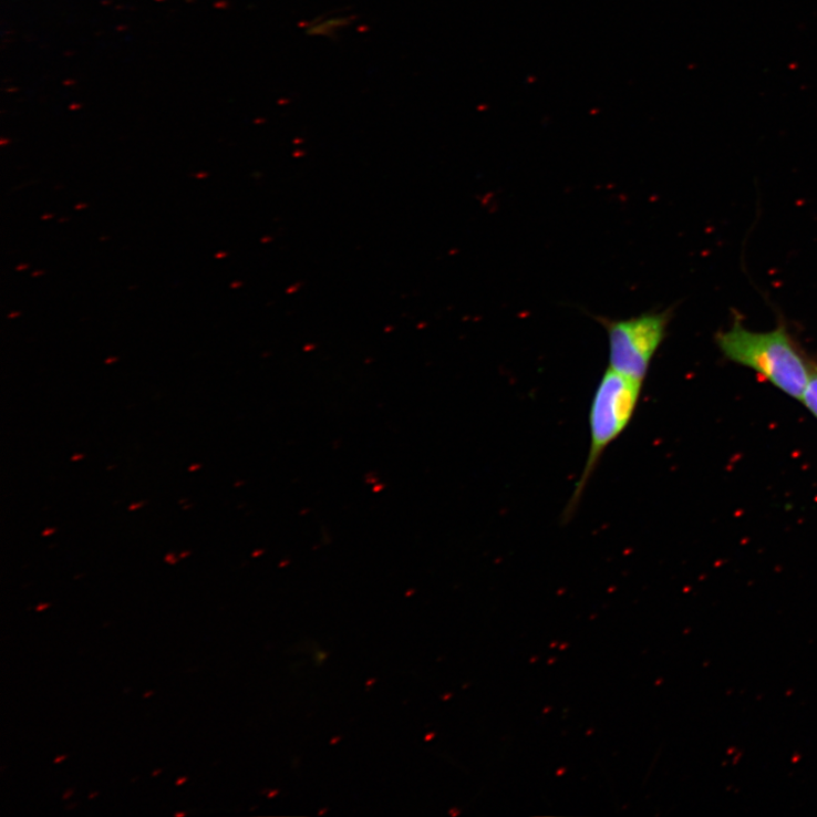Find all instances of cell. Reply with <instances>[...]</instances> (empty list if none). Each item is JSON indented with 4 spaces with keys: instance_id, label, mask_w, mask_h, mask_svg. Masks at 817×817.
Here are the masks:
<instances>
[{
    "instance_id": "obj_5",
    "label": "cell",
    "mask_w": 817,
    "mask_h": 817,
    "mask_svg": "<svg viewBox=\"0 0 817 817\" xmlns=\"http://www.w3.org/2000/svg\"><path fill=\"white\" fill-rule=\"evenodd\" d=\"M165 561L169 565H174L176 563L177 559L175 558L174 555L169 554L166 556Z\"/></svg>"
},
{
    "instance_id": "obj_17",
    "label": "cell",
    "mask_w": 817,
    "mask_h": 817,
    "mask_svg": "<svg viewBox=\"0 0 817 817\" xmlns=\"http://www.w3.org/2000/svg\"><path fill=\"white\" fill-rule=\"evenodd\" d=\"M153 694H154L153 692H151V693H147V694H145V697H149V696H151V695H153Z\"/></svg>"
},
{
    "instance_id": "obj_3",
    "label": "cell",
    "mask_w": 817,
    "mask_h": 817,
    "mask_svg": "<svg viewBox=\"0 0 817 817\" xmlns=\"http://www.w3.org/2000/svg\"><path fill=\"white\" fill-rule=\"evenodd\" d=\"M608 332L611 370L644 383L665 338L670 311L648 312L629 320H600Z\"/></svg>"
},
{
    "instance_id": "obj_13",
    "label": "cell",
    "mask_w": 817,
    "mask_h": 817,
    "mask_svg": "<svg viewBox=\"0 0 817 817\" xmlns=\"http://www.w3.org/2000/svg\"><path fill=\"white\" fill-rule=\"evenodd\" d=\"M175 816H176V817H184V816H186V813H184V811H182V813H176V814H175Z\"/></svg>"
},
{
    "instance_id": "obj_6",
    "label": "cell",
    "mask_w": 817,
    "mask_h": 817,
    "mask_svg": "<svg viewBox=\"0 0 817 817\" xmlns=\"http://www.w3.org/2000/svg\"><path fill=\"white\" fill-rule=\"evenodd\" d=\"M49 608H50V604L43 603V604L38 606L35 610L38 612H41V611H44L45 609H49Z\"/></svg>"
},
{
    "instance_id": "obj_15",
    "label": "cell",
    "mask_w": 817,
    "mask_h": 817,
    "mask_svg": "<svg viewBox=\"0 0 817 817\" xmlns=\"http://www.w3.org/2000/svg\"><path fill=\"white\" fill-rule=\"evenodd\" d=\"M197 468H200V466L198 465V466L190 467V472H193V470H195Z\"/></svg>"
},
{
    "instance_id": "obj_12",
    "label": "cell",
    "mask_w": 817,
    "mask_h": 817,
    "mask_svg": "<svg viewBox=\"0 0 817 817\" xmlns=\"http://www.w3.org/2000/svg\"><path fill=\"white\" fill-rule=\"evenodd\" d=\"M190 556V552H185L179 556L180 559L187 558Z\"/></svg>"
},
{
    "instance_id": "obj_16",
    "label": "cell",
    "mask_w": 817,
    "mask_h": 817,
    "mask_svg": "<svg viewBox=\"0 0 817 817\" xmlns=\"http://www.w3.org/2000/svg\"><path fill=\"white\" fill-rule=\"evenodd\" d=\"M97 795H99V793H95V794H93V795H90V799H91V798H95V797H96Z\"/></svg>"
},
{
    "instance_id": "obj_4",
    "label": "cell",
    "mask_w": 817,
    "mask_h": 817,
    "mask_svg": "<svg viewBox=\"0 0 817 817\" xmlns=\"http://www.w3.org/2000/svg\"><path fill=\"white\" fill-rule=\"evenodd\" d=\"M802 401L808 411L817 418V366L811 365L810 376Z\"/></svg>"
},
{
    "instance_id": "obj_10",
    "label": "cell",
    "mask_w": 817,
    "mask_h": 817,
    "mask_svg": "<svg viewBox=\"0 0 817 817\" xmlns=\"http://www.w3.org/2000/svg\"><path fill=\"white\" fill-rule=\"evenodd\" d=\"M54 531H55V529H45V530H44V531L42 532V535H43V536H49V535H51V534H52V532H54Z\"/></svg>"
},
{
    "instance_id": "obj_2",
    "label": "cell",
    "mask_w": 817,
    "mask_h": 817,
    "mask_svg": "<svg viewBox=\"0 0 817 817\" xmlns=\"http://www.w3.org/2000/svg\"><path fill=\"white\" fill-rule=\"evenodd\" d=\"M642 387L643 383L611 369L603 374L590 404L588 457L566 509V520L575 515L588 480L598 468L604 451L629 426L640 402Z\"/></svg>"
},
{
    "instance_id": "obj_14",
    "label": "cell",
    "mask_w": 817,
    "mask_h": 817,
    "mask_svg": "<svg viewBox=\"0 0 817 817\" xmlns=\"http://www.w3.org/2000/svg\"><path fill=\"white\" fill-rule=\"evenodd\" d=\"M161 772H162V769H156V771L154 772L153 776H154V777H155V776H158V775L161 774Z\"/></svg>"
},
{
    "instance_id": "obj_11",
    "label": "cell",
    "mask_w": 817,
    "mask_h": 817,
    "mask_svg": "<svg viewBox=\"0 0 817 817\" xmlns=\"http://www.w3.org/2000/svg\"><path fill=\"white\" fill-rule=\"evenodd\" d=\"M65 758H66V756H59V757H58V758H56V759L54 761V763H56V764H58V763H61V762H62V761H64Z\"/></svg>"
},
{
    "instance_id": "obj_1",
    "label": "cell",
    "mask_w": 817,
    "mask_h": 817,
    "mask_svg": "<svg viewBox=\"0 0 817 817\" xmlns=\"http://www.w3.org/2000/svg\"><path fill=\"white\" fill-rule=\"evenodd\" d=\"M716 342L726 358L753 370L788 395L802 400L811 365L785 327L771 332H753L744 328L740 317H735L731 330L718 333Z\"/></svg>"
},
{
    "instance_id": "obj_9",
    "label": "cell",
    "mask_w": 817,
    "mask_h": 817,
    "mask_svg": "<svg viewBox=\"0 0 817 817\" xmlns=\"http://www.w3.org/2000/svg\"><path fill=\"white\" fill-rule=\"evenodd\" d=\"M73 793H74V790H73V789H69V790H68V792H66V793L64 794V799H69V797H70V796H72V795H73Z\"/></svg>"
},
{
    "instance_id": "obj_7",
    "label": "cell",
    "mask_w": 817,
    "mask_h": 817,
    "mask_svg": "<svg viewBox=\"0 0 817 817\" xmlns=\"http://www.w3.org/2000/svg\"><path fill=\"white\" fill-rule=\"evenodd\" d=\"M143 505H144V504H134V505H132V506L130 507V510H131V511H133V510L139 509V508H142V507H143Z\"/></svg>"
},
{
    "instance_id": "obj_8",
    "label": "cell",
    "mask_w": 817,
    "mask_h": 817,
    "mask_svg": "<svg viewBox=\"0 0 817 817\" xmlns=\"http://www.w3.org/2000/svg\"><path fill=\"white\" fill-rule=\"evenodd\" d=\"M186 782H187V778H185V777H184V778H179V779H178V780L176 782V786H180V785H184V784H185Z\"/></svg>"
}]
</instances>
